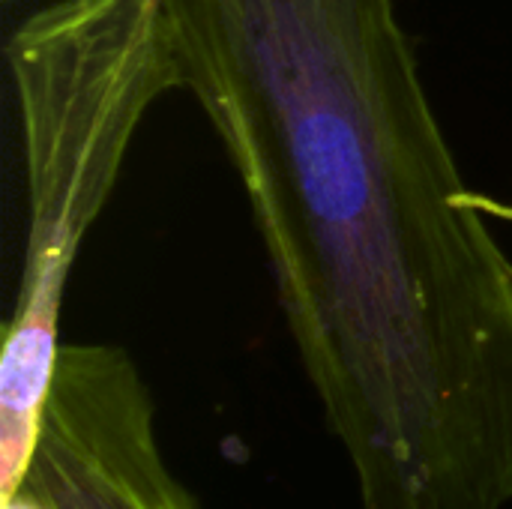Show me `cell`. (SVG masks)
Wrapping results in <instances>:
<instances>
[{"label": "cell", "mask_w": 512, "mask_h": 509, "mask_svg": "<svg viewBox=\"0 0 512 509\" xmlns=\"http://www.w3.org/2000/svg\"><path fill=\"white\" fill-rule=\"evenodd\" d=\"M363 509L512 504V258L396 0H165Z\"/></svg>", "instance_id": "6da1fadb"}, {"label": "cell", "mask_w": 512, "mask_h": 509, "mask_svg": "<svg viewBox=\"0 0 512 509\" xmlns=\"http://www.w3.org/2000/svg\"><path fill=\"white\" fill-rule=\"evenodd\" d=\"M27 240L0 354V507L21 489L60 360L78 252L111 201L147 111L180 90L165 0H54L6 39Z\"/></svg>", "instance_id": "7a4b0ae2"}, {"label": "cell", "mask_w": 512, "mask_h": 509, "mask_svg": "<svg viewBox=\"0 0 512 509\" xmlns=\"http://www.w3.org/2000/svg\"><path fill=\"white\" fill-rule=\"evenodd\" d=\"M0 509H198L162 453L153 393L126 348H60L33 465Z\"/></svg>", "instance_id": "3957f363"}]
</instances>
